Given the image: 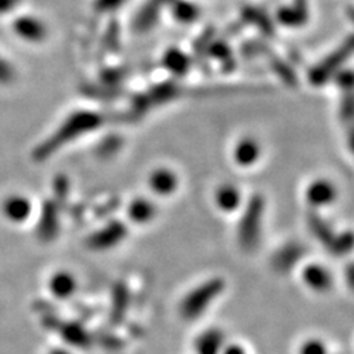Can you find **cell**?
Instances as JSON below:
<instances>
[{
	"label": "cell",
	"mask_w": 354,
	"mask_h": 354,
	"mask_svg": "<svg viewBox=\"0 0 354 354\" xmlns=\"http://www.w3.org/2000/svg\"><path fill=\"white\" fill-rule=\"evenodd\" d=\"M17 31L22 37L30 39V40H40L44 35V28L40 22L30 18L19 19L17 22Z\"/></svg>",
	"instance_id": "7c38bea8"
},
{
	"label": "cell",
	"mask_w": 354,
	"mask_h": 354,
	"mask_svg": "<svg viewBox=\"0 0 354 354\" xmlns=\"http://www.w3.org/2000/svg\"><path fill=\"white\" fill-rule=\"evenodd\" d=\"M300 354H328L326 346L324 344L322 339L319 338H308L303 342L300 347Z\"/></svg>",
	"instance_id": "5bb4252c"
},
{
	"label": "cell",
	"mask_w": 354,
	"mask_h": 354,
	"mask_svg": "<svg viewBox=\"0 0 354 354\" xmlns=\"http://www.w3.org/2000/svg\"><path fill=\"white\" fill-rule=\"evenodd\" d=\"M220 354H247V351L239 344H227L223 347Z\"/></svg>",
	"instance_id": "e0dca14e"
},
{
	"label": "cell",
	"mask_w": 354,
	"mask_h": 354,
	"mask_svg": "<svg viewBox=\"0 0 354 354\" xmlns=\"http://www.w3.org/2000/svg\"><path fill=\"white\" fill-rule=\"evenodd\" d=\"M245 15H247V18L252 19L254 22H260L259 26H260L264 31H268V32L273 31V30H272V26L269 24V19L266 18V17H263L261 12H257V10H251V9H250V14H245Z\"/></svg>",
	"instance_id": "2e32d148"
},
{
	"label": "cell",
	"mask_w": 354,
	"mask_h": 354,
	"mask_svg": "<svg viewBox=\"0 0 354 354\" xmlns=\"http://www.w3.org/2000/svg\"><path fill=\"white\" fill-rule=\"evenodd\" d=\"M149 189L158 196H170L179 187V177L167 167H158L151 171L148 177Z\"/></svg>",
	"instance_id": "277c9868"
},
{
	"label": "cell",
	"mask_w": 354,
	"mask_h": 354,
	"mask_svg": "<svg viewBox=\"0 0 354 354\" xmlns=\"http://www.w3.org/2000/svg\"><path fill=\"white\" fill-rule=\"evenodd\" d=\"M232 157L239 167H251L261 157L260 143L254 138H243L235 145Z\"/></svg>",
	"instance_id": "8992f818"
},
{
	"label": "cell",
	"mask_w": 354,
	"mask_h": 354,
	"mask_svg": "<svg viewBox=\"0 0 354 354\" xmlns=\"http://www.w3.org/2000/svg\"><path fill=\"white\" fill-rule=\"evenodd\" d=\"M281 22H283L285 26H301L306 21V6H304V0H298L297 6L294 8H285L281 9V12L278 14Z\"/></svg>",
	"instance_id": "8fae6325"
},
{
	"label": "cell",
	"mask_w": 354,
	"mask_h": 354,
	"mask_svg": "<svg viewBox=\"0 0 354 354\" xmlns=\"http://www.w3.org/2000/svg\"><path fill=\"white\" fill-rule=\"evenodd\" d=\"M342 83H344V86H354V74L353 73H342L341 79H339ZM341 83V84H342Z\"/></svg>",
	"instance_id": "d6986e66"
},
{
	"label": "cell",
	"mask_w": 354,
	"mask_h": 354,
	"mask_svg": "<svg viewBox=\"0 0 354 354\" xmlns=\"http://www.w3.org/2000/svg\"><path fill=\"white\" fill-rule=\"evenodd\" d=\"M260 217H261V203L259 199H254V203L251 205V212H248V214L242 218L241 232H239L242 242L251 243L257 239Z\"/></svg>",
	"instance_id": "9c48e42d"
},
{
	"label": "cell",
	"mask_w": 354,
	"mask_h": 354,
	"mask_svg": "<svg viewBox=\"0 0 354 354\" xmlns=\"http://www.w3.org/2000/svg\"><path fill=\"white\" fill-rule=\"evenodd\" d=\"M221 290H223L221 281H209L203 286H198L183 300L182 315L187 319H194L204 313L208 304L214 300Z\"/></svg>",
	"instance_id": "6da1fadb"
},
{
	"label": "cell",
	"mask_w": 354,
	"mask_h": 354,
	"mask_svg": "<svg viewBox=\"0 0 354 354\" xmlns=\"http://www.w3.org/2000/svg\"><path fill=\"white\" fill-rule=\"evenodd\" d=\"M353 53H354V36L347 39V41L342 44V46L337 52L332 53L325 62L316 66L312 75H310L312 77V82L315 84H322L328 79V77L334 73L338 66Z\"/></svg>",
	"instance_id": "7a4b0ae2"
},
{
	"label": "cell",
	"mask_w": 354,
	"mask_h": 354,
	"mask_svg": "<svg viewBox=\"0 0 354 354\" xmlns=\"http://www.w3.org/2000/svg\"><path fill=\"white\" fill-rule=\"evenodd\" d=\"M214 203L220 212L230 214L241 207L242 194L235 185L223 183L217 187V191L214 192Z\"/></svg>",
	"instance_id": "52a82bcc"
},
{
	"label": "cell",
	"mask_w": 354,
	"mask_h": 354,
	"mask_svg": "<svg viewBox=\"0 0 354 354\" xmlns=\"http://www.w3.org/2000/svg\"><path fill=\"white\" fill-rule=\"evenodd\" d=\"M121 2H123V0H101V2H99V6L104 9H109V8H115Z\"/></svg>",
	"instance_id": "44dd1931"
},
{
	"label": "cell",
	"mask_w": 354,
	"mask_h": 354,
	"mask_svg": "<svg viewBox=\"0 0 354 354\" xmlns=\"http://www.w3.org/2000/svg\"><path fill=\"white\" fill-rule=\"evenodd\" d=\"M174 15L180 21H192L196 18L198 10L194 5L189 3H177L174 8Z\"/></svg>",
	"instance_id": "9a60e30c"
},
{
	"label": "cell",
	"mask_w": 354,
	"mask_h": 354,
	"mask_svg": "<svg viewBox=\"0 0 354 354\" xmlns=\"http://www.w3.org/2000/svg\"><path fill=\"white\" fill-rule=\"evenodd\" d=\"M165 64L176 74H185L187 70V59L180 52H170L165 58Z\"/></svg>",
	"instance_id": "4fadbf2b"
},
{
	"label": "cell",
	"mask_w": 354,
	"mask_h": 354,
	"mask_svg": "<svg viewBox=\"0 0 354 354\" xmlns=\"http://www.w3.org/2000/svg\"><path fill=\"white\" fill-rule=\"evenodd\" d=\"M9 79H10L9 66L3 61H0V80H9Z\"/></svg>",
	"instance_id": "ac0fdd59"
},
{
	"label": "cell",
	"mask_w": 354,
	"mask_h": 354,
	"mask_svg": "<svg viewBox=\"0 0 354 354\" xmlns=\"http://www.w3.org/2000/svg\"><path fill=\"white\" fill-rule=\"evenodd\" d=\"M155 213H157V209L148 199H136L129 208V217L135 223H148L155 217Z\"/></svg>",
	"instance_id": "30bf717a"
},
{
	"label": "cell",
	"mask_w": 354,
	"mask_h": 354,
	"mask_svg": "<svg viewBox=\"0 0 354 354\" xmlns=\"http://www.w3.org/2000/svg\"><path fill=\"white\" fill-rule=\"evenodd\" d=\"M225 335L218 329H207L195 341L196 354H220L225 347Z\"/></svg>",
	"instance_id": "ba28073f"
},
{
	"label": "cell",
	"mask_w": 354,
	"mask_h": 354,
	"mask_svg": "<svg viewBox=\"0 0 354 354\" xmlns=\"http://www.w3.org/2000/svg\"><path fill=\"white\" fill-rule=\"evenodd\" d=\"M338 192L335 185L326 179L313 180L306 189L307 203L316 208H322L334 204Z\"/></svg>",
	"instance_id": "3957f363"
},
{
	"label": "cell",
	"mask_w": 354,
	"mask_h": 354,
	"mask_svg": "<svg viewBox=\"0 0 354 354\" xmlns=\"http://www.w3.org/2000/svg\"><path fill=\"white\" fill-rule=\"evenodd\" d=\"M306 286L316 292H326L332 288V274L322 264H307L301 272Z\"/></svg>",
	"instance_id": "5b68a950"
},
{
	"label": "cell",
	"mask_w": 354,
	"mask_h": 354,
	"mask_svg": "<svg viewBox=\"0 0 354 354\" xmlns=\"http://www.w3.org/2000/svg\"><path fill=\"white\" fill-rule=\"evenodd\" d=\"M18 0H0V12H5V10L14 8Z\"/></svg>",
	"instance_id": "ffe728a7"
}]
</instances>
